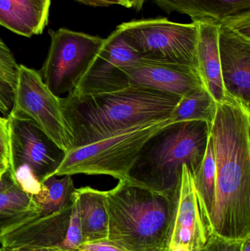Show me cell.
<instances>
[{"label": "cell", "mask_w": 250, "mask_h": 251, "mask_svg": "<svg viewBox=\"0 0 250 251\" xmlns=\"http://www.w3.org/2000/svg\"><path fill=\"white\" fill-rule=\"evenodd\" d=\"M209 134L217 170L213 232L242 242L250 237V107L227 97L217 104Z\"/></svg>", "instance_id": "1"}, {"label": "cell", "mask_w": 250, "mask_h": 251, "mask_svg": "<svg viewBox=\"0 0 250 251\" xmlns=\"http://www.w3.org/2000/svg\"><path fill=\"white\" fill-rule=\"evenodd\" d=\"M180 98L152 88L130 85L111 92L70 93L60 97V102L71 131L72 149H74L113 137L137 125L170 119Z\"/></svg>", "instance_id": "2"}, {"label": "cell", "mask_w": 250, "mask_h": 251, "mask_svg": "<svg viewBox=\"0 0 250 251\" xmlns=\"http://www.w3.org/2000/svg\"><path fill=\"white\" fill-rule=\"evenodd\" d=\"M107 240L126 251H165L173 199L131 180L104 191Z\"/></svg>", "instance_id": "3"}, {"label": "cell", "mask_w": 250, "mask_h": 251, "mask_svg": "<svg viewBox=\"0 0 250 251\" xmlns=\"http://www.w3.org/2000/svg\"><path fill=\"white\" fill-rule=\"evenodd\" d=\"M210 128L202 121L170 124L145 143L129 173V180L173 198L187 165L192 175L205 156Z\"/></svg>", "instance_id": "4"}, {"label": "cell", "mask_w": 250, "mask_h": 251, "mask_svg": "<svg viewBox=\"0 0 250 251\" xmlns=\"http://www.w3.org/2000/svg\"><path fill=\"white\" fill-rule=\"evenodd\" d=\"M171 119L148 122L128 128L113 137L74 148L66 156L54 175H105L129 180V173L145 143Z\"/></svg>", "instance_id": "5"}, {"label": "cell", "mask_w": 250, "mask_h": 251, "mask_svg": "<svg viewBox=\"0 0 250 251\" xmlns=\"http://www.w3.org/2000/svg\"><path fill=\"white\" fill-rule=\"evenodd\" d=\"M140 58L164 60L196 68L198 27L164 18L123 22L117 26Z\"/></svg>", "instance_id": "6"}, {"label": "cell", "mask_w": 250, "mask_h": 251, "mask_svg": "<svg viewBox=\"0 0 250 251\" xmlns=\"http://www.w3.org/2000/svg\"><path fill=\"white\" fill-rule=\"evenodd\" d=\"M51 44L38 71L48 89L57 97L73 92L104 46L101 37L65 28L50 30Z\"/></svg>", "instance_id": "7"}, {"label": "cell", "mask_w": 250, "mask_h": 251, "mask_svg": "<svg viewBox=\"0 0 250 251\" xmlns=\"http://www.w3.org/2000/svg\"><path fill=\"white\" fill-rule=\"evenodd\" d=\"M10 114L32 120L66 152L73 147V136L63 116L60 97L48 89L39 72L23 65H19Z\"/></svg>", "instance_id": "8"}, {"label": "cell", "mask_w": 250, "mask_h": 251, "mask_svg": "<svg viewBox=\"0 0 250 251\" xmlns=\"http://www.w3.org/2000/svg\"><path fill=\"white\" fill-rule=\"evenodd\" d=\"M213 234L209 215L198 197L193 175L183 165L173 199L165 251H203Z\"/></svg>", "instance_id": "9"}, {"label": "cell", "mask_w": 250, "mask_h": 251, "mask_svg": "<svg viewBox=\"0 0 250 251\" xmlns=\"http://www.w3.org/2000/svg\"><path fill=\"white\" fill-rule=\"evenodd\" d=\"M10 171L26 165L42 182L54 175L64 159L66 151L57 146L30 119L13 114L8 117Z\"/></svg>", "instance_id": "10"}, {"label": "cell", "mask_w": 250, "mask_h": 251, "mask_svg": "<svg viewBox=\"0 0 250 251\" xmlns=\"http://www.w3.org/2000/svg\"><path fill=\"white\" fill-rule=\"evenodd\" d=\"M130 85L146 87L182 97L205 88L196 68L164 60L139 58L119 69Z\"/></svg>", "instance_id": "11"}, {"label": "cell", "mask_w": 250, "mask_h": 251, "mask_svg": "<svg viewBox=\"0 0 250 251\" xmlns=\"http://www.w3.org/2000/svg\"><path fill=\"white\" fill-rule=\"evenodd\" d=\"M220 25L219 51L226 95L250 107V38Z\"/></svg>", "instance_id": "12"}, {"label": "cell", "mask_w": 250, "mask_h": 251, "mask_svg": "<svg viewBox=\"0 0 250 251\" xmlns=\"http://www.w3.org/2000/svg\"><path fill=\"white\" fill-rule=\"evenodd\" d=\"M73 203L60 212L39 215L0 237L9 250L60 249L66 235ZM61 250V249H60Z\"/></svg>", "instance_id": "13"}, {"label": "cell", "mask_w": 250, "mask_h": 251, "mask_svg": "<svg viewBox=\"0 0 250 251\" xmlns=\"http://www.w3.org/2000/svg\"><path fill=\"white\" fill-rule=\"evenodd\" d=\"M198 27L196 69L207 91L217 103L227 98L222 78L219 51L220 22L212 19L192 21Z\"/></svg>", "instance_id": "14"}, {"label": "cell", "mask_w": 250, "mask_h": 251, "mask_svg": "<svg viewBox=\"0 0 250 251\" xmlns=\"http://www.w3.org/2000/svg\"><path fill=\"white\" fill-rule=\"evenodd\" d=\"M51 0H0V25L30 38L42 33L48 24Z\"/></svg>", "instance_id": "15"}, {"label": "cell", "mask_w": 250, "mask_h": 251, "mask_svg": "<svg viewBox=\"0 0 250 251\" xmlns=\"http://www.w3.org/2000/svg\"><path fill=\"white\" fill-rule=\"evenodd\" d=\"M73 200L80 218L83 243L107 240L108 216L104 191L80 187L75 190Z\"/></svg>", "instance_id": "16"}, {"label": "cell", "mask_w": 250, "mask_h": 251, "mask_svg": "<svg viewBox=\"0 0 250 251\" xmlns=\"http://www.w3.org/2000/svg\"><path fill=\"white\" fill-rule=\"evenodd\" d=\"M165 13L189 16L192 21L212 19L222 22L230 16L250 10V0H153Z\"/></svg>", "instance_id": "17"}, {"label": "cell", "mask_w": 250, "mask_h": 251, "mask_svg": "<svg viewBox=\"0 0 250 251\" xmlns=\"http://www.w3.org/2000/svg\"><path fill=\"white\" fill-rule=\"evenodd\" d=\"M31 196L16 183L0 192V237L40 215Z\"/></svg>", "instance_id": "18"}, {"label": "cell", "mask_w": 250, "mask_h": 251, "mask_svg": "<svg viewBox=\"0 0 250 251\" xmlns=\"http://www.w3.org/2000/svg\"><path fill=\"white\" fill-rule=\"evenodd\" d=\"M57 178L56 176L44 179L41 182L40 193L32 198L40 209V215H47L63 210L73 201L76 187L72 176L65 175Z\"/></svg>", "instance_id": "19"}, {"label": "cell", "mask_w": 250, "mask_h": 251, "mask_svg": "<svg viewBox=\"0 0 250 251\" xmlns=\"http://www.w3.org/2000/svg\"><path fill=\"white\" fill-rule=\"evenodd\" d=\"M217 104L206 88H202L181 97L170 119L174 123L202 121L211 128L217 113Z\"/></svg>", "instance_id": "20"}, {"label": "cell", "mask_w": 250, "mask_h": 251, "mask_svg": "<svg viewBox=\"0 0 250 251\" xmlns=\"http://www.w3.org/2000/svg\"><path fill=\"white\" fill-rule=\"evenodd\" d=\"M19 71L13 52L0 38V113L5 118L13 110Z\"/></svg>", "instance_id": "21"}, {"label": "cell", "mask_w": 250, "mask_h": 251, "mask_svg": "<svg viewBox=\"0 0 250 251\" xmlns=\"http://www.w3.org/2000/svg\"><path fill=\"white\" fill-rule=\"evenodd\" d=\"M216 160L211 136L208 137L205 156L199 169L193 175L195 188L200 200L206 209L208 215L211 213L214 203L216 183Z\"/></svg>", "instance_id": "22"}, {"label": "cell", "mask_w": 250, "mask_h": 251, "mask_svg": "<svg viewBox=\"0 0 250 251\" xmlns=\"http://www.w3.org/2000/svg\"><path fill=\"white\" fill-rule=\"evenodd\" d=\"M82 244H83V237H82V226H81L77 206L73 200L68 227L66 231L64 241L60 246V249L63 251H77Z\"/></svg>", "instance_id": "23"}, {"label": "cell", "mask_w": 250, "mask_h": 251, "mask_svg": "<svg viewBox=\"0 0 250 251\" xmlns=\"http://www.w3.org/2000/svg\"><path fill=\"white\" fill-rule=\"evenodd\" d=\"M13 181L26 194L34 198L41 191V182L26 165L19 167L12 174Z\"/></svg>", "instance_id": "24"}, {"label": "cell", "mask_w": 250, "mask_h": 251, "mask_svg": "<svg viewBox=\"0 0 250 251\" xmlns=\"http://www.w3.org/2000/svg\"><path fill=\"white\" fill-rule=\"evenodd\" d=\"M220 24L244 36L250 38V10L230 16Z\"/></svg>", "instance_id": "25"}, {"label": "cell", "mask_w": 250, "mask_h": 251, "mask_svg": "<svg viewBox=\"0 0 250 251\" xmlns=\"http://www.w3.org/2000/svg\"><path fill=\"white\" fill-rule=\"evenodd\" d=\"M242 242L231 241L213 234L205 246V251H240Z\"/></svg>", "instance_id": "26"}, {"label": "cell", "mask_w": 250, "mask_h": 251, "mask_svg": "<svg viewBox=\"0 0 250 251\" xmlns=\"http://www.w3.org/2000/svg\"><path fill=\"white\" fill-rule=\"evenodd\" d=\"M0 157L10 163L8 119L0 116Z\"/></svg>", "instance_id": "27"}, {"label": "cell", "mask_w": 250, "mask_h": 251, "mask_svg": "<svg viewBox=\"0 0 250 251\" xmlns=\"http://www.w3.org/2000/svg\"><path fill=\"white\" fill-rule=\"evenodd\" d=\"M77 251H126L108 240L83 243Z\"/></svg>", "instance_id": "28"}, {"label": "cell", "mask_w": 250, "mask_h": 251, "mask_svg": "<svg viewBox=\"0 0 250 251\" xmlns=\"http://www.w3.org/2000/svg\"><path fill=\"white\" fill-rule=\"evenodd\" d=\"M13 176L10 171V166L0 168V192L6 190L13 184Z\"/></svg>", "instance_id": "29"}, {"label": "cell", "mask_w": 250, "mask_h": 251, "mask_svg": "<svg viewBox=\"0 0 250 251\" xmlns=\"http://www.w3.org/2000/svg\"><path fill=\"white\" fill-rule=\"evenodd\" d=\"M79 1L85 5L92 6V7H109V6L121 5L120 0H74Z\"/></svg>", "instance_id": "30"}, {"label": "cell", "mask_w": 250, "mask_h": 251, "mask_svg": "<svg viewBox=\"0 0 250 251\" xmlns=\"http://www.w3.org/2000/svg\"><path fill=\"white\" fill-rule=\"evenodd\" d=\"M132 4V7H133L136 11H139L143 7L146 0H129Z\"/></svg>", "instance_id": "31"}, {"label": "cell", "mask_w": 250, "mask_h": 251, "mask_svg": "<svg viewBox=\"0 0 250 251\" xmlns=\"http://www.w3.org/2000/svg\"><path fill=\"white\" fill-rule=\"evenodd\" d=\"M240 251H250V237L242 241Z\"/></svg>", "instance_id": "32"}, {"label": "cell", "mask_w": 250, "mask_h": 251, "mask_svg": "<svg viewBox=\"0 0 250 251\" xmlns=\"http://www.w3.org/2000/svg\"><path fill=\"white\" fill-rule=\"evenodd\" d=\"M0 251H63L59 249H41V250H9V249H4L0 247Z\"/></svg>", "instance_id": "33"}, {"label": "cell", "mask_w": 250, "mask_h": 251, "mask_svg": "<svg viewBox=\"0 0 250 251\" xmlns=\"http://www.w3.org/2000/svg\"><path fill=\"white\" fill-rule=\"evenodd\" d=\"M120 1L121 2V6L126 7V8H131L132 7V4H131L129 0H120Z\"/></svg>", "instance_id": "34"}, {"label": "cell", "mask_w": 250, "mask_h": 251, "mask_svg": "<svg viewBox=\"0 0 250 251\" xmlns=\"http://www.w3.org/2000/svg\"><path fill=\"white\" fill-rule=\"evenodd\" d=\"M6 166H9L8 162L4 160V159H3L2 158L0 157V168Z\"/></svg>", "instance_id": "35"}, {"label": "cell", "mask_w": 250, "mask_h": 251, "mask_svg": "<svg viewBox=\"0 0 250 251\" xmlns=\"http://www.w3.org/2000/svg\"><path fill=\"white\" fill-rule=\"evenodd\" d=\"M205 251V250H204V251Z\"/></svg>", "instance_id": "36"}]
</instances>
